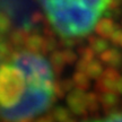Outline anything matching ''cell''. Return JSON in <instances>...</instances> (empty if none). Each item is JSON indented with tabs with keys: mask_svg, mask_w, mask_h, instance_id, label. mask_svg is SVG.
<instances>
[{
	"mask_svg": "<svg viewBox=\"0 0 122 122\" xmlns=\"http://www.w3.org/2000/svg\"><path fill=\"white\" fill-rule=\"evenodd\" d=\"M111 0H42L51 26L63 39L89 35L109 9Z\"/></svg>",
	"mask_w": 122,
	"mask_h": 122,
	"instance_id": "obj_1",
	"label": "cell"
},
{
	"mask_svg": "<svg viewBox=\"0 0 122 122\" xmlns=\"http://www.w3.org/2000/svg\"><path fill=\"white\" fill-rule=\"evenodd\" d=\"M56 91L27 85L22 100L13 107H0V118L7 122H25L51 106Z\"/></svg>",
	"mask_w": 122,
	"mask_h": 122,
	"instance_id": "obj_2",
	"label": "cell"
},
{
	"mask_svg": "<svg viewBox=\"0 0 122 122\" xmlns=\"http://www.w3.org/2000/svg\"><path fill=\"white\" fill-rule=\"evenodd\" d=\"M11 61L22 71L27 85L56 91L52 67L41 54L32 51H19L13 56Z\"/></svg>",
	"mask_w": 122,
	"mask_h": 122,
	"instance_id": "obj_3",
	"label": "cell"
},
{
	"mask_svg": "<svg viewBox=\"0 0 122 122\" xmlns=\"http://www.w3.org/2000/svg\"><path fill=\"white\" fill-rule=\"evenodd\" d=\"M26 80L22 71L13 63L0 66V107H13L22 100Z\"/></svg>",
	"mask_w": 122,
	"mask_h": 122,
	"instance_id": "obj_4",
	"label": "cell"
},
{
	"mask_svg": "<svg viewBox=\"0 0 122 122\" xmlns=\"http://www.w3.org/2000/svg\"><path fill=\"white\" fill-rule=\"evenodd\" d=\"M67 104L70 112L76 115H86L88 113L87 94H85L81 89L70 92L67 97Z\"/></svg>",
	"mask_w": 122,
	"mask_h": 122,
	"instance_id": "obj_5",
	"label": "cell"
},
{
	"mask_svg": "<svg viewBox=\"0 0 122 122\" xmlns=\"http://www.w3.org/2000/svg\"><path fill=\"white\" fill-rule=\"evenodd\" d=\"M98 97H100V103L102 104V106H103V109H104L106 113L111 110H113L119 103V100H120L119 96L113 92L102 93Z\"/></svg>",
	"mask_w": 122,
	"mask_h": 122,
	"instance_id": "obj_6",
	"label": "cell"
},
{
	"mask_svg": "<svg viewBox=\"0 0 122 122\" xmlns=\"http://www.w3.org/2000/svg\"><path fill=\"white\" fill-rule=\"evenodd\" d=\"M70 113H71L70 110H68L65 106H60L59 105V106H57L56 109L53 110L51 117H52V119L56 122H66L71 118V114Z\"/></svg>",
	"mask_w": 122,
	"mask_h": 122,
	"instance_id": "obj_7",
	"label": "cell"
},
{
	"mask_svg": "<svg viewBox=\"0 0 122 122\" xmlns=\"http://www.w3.org/2000/svg\"><path fill=\"white\" fill-rule=\"evenodd\" d=\"M107 114V118L104 120H97V122H122V112L117 109L111 110Z\"/></svg>",
	"mask_w": 122,
	"mask_h": 122,
	"instance_id": "obj_8",
	"label": "cell"
},
{
	"mask_svg": "<svg viewBox=\"0 0 122 122\" xmlns=\"http://www.w3.org/2000/svg\"><path fill=\"white\" fill-rule=\"evenodd\" d=\"M74 80H75V83H76V85L79 87V89H81V91L89 87V81H88L87 77L83 74H76Z\"/></svg>",
	"mask_w": 122,
	"mask_h": 122,
	"instance_id": "obj_9",
	"label": "cell"
},
{
	"mask_svg": "<svg viewBox=\"0 0 122 122\" xmlns=\"http://www.w3.org/2000/svg\"><path fill=\"white\" fill-rule=\"evenodd\" d=\"M102 72V67L100 63L97 62H93L91 66H88L87 68V74L91 78H97L100 74Z\"/></svg>",
	"mask_w": 122,
	"mask_h": 122,
	"instance_id": "obj_10",
	"label": "cell"
},
{
	"mask_svg": "<svg viewBox=\"0 0 122 122\" xmlns=\"http://www.w3.org/2000/svg\"><path fill=\"white\" fill-rule=\"evenodd\" d=\"M35 122H56V121L52 119V117H43V118L36 120Z\"/></svg>",
	"mask_w": 122,
	"mask_h": 122,
	"instance_id": "obj_11",
	"label": "cell"
},
{
	"mask_svg": "<svg viewBox=\"0 0 122 122\" xmlns=\"http://www.w3.org/2000/svg\"><path fill=\"white\" fill-rule=\"evenodd\" d=\"M117 91H118L120 94H122V78L119 79L118 83H117Z\"/></svg>",
	"mask_w": 122,
	"mask_h": 122,
	"instance_id": "obj_12",
	"label": "cell"
},
{
	"mask_svg": "<svg viewBox=\"0 0 122 122\" xmlns=\"http://www.w3.org/2000/svg\"><path fill=\"white\" fill-rule=\"evenodd\" d=\"M66 122H77L76 121V120H75V119H72V118H70L69 120H68V121H66Z\"/></svg>",
	"mask_w": 122,
	"mask_h": 122,
	"instance_id": "obj_13",
	"label": "cell"
},
{
	"mask_svg": "<svg viewBox=\"0 0 122 122\" xmlns=\"http://www.w3.org/2000/svg\"><path fill=\"white\" fill-rule=\"evenodd\" d=\"M92 122H97V121H92Z\"/></svg>",
	"mask_w": 122,
	"mask_h": 122,
	"instance_id": "obj_14",
	"label": "cell"
}]
</instances>
